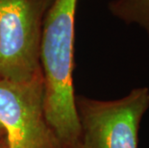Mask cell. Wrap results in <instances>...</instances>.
<instances>
[{
	"mask_svg": "<svg viewBox=\"0 0 149 148\" xmlns=\"http://www.w3.org/2000/svg\"><path fill=\"white\" fill-rule=\"evenodd\" d=\"M77 0H52L44 17L40 45L46 119L66 148H76L79 122L72 72Z\"/></svg>",
	"mask_w": 149,
	"mask_h": 148,
	"instance_id": "cell-1",
	"label": "cell"
},
{
	"mask_svg": "<svg viewBox=\"0 0 149 148\" xmlns=\"http://www.w3.org/2000/svg\"><path fill=\"white\" fill-rule=\"evenodd\" d=\"M76 148H138L141 120L149 109V88L133 89L116 100L76 95Z\"/></svg>",
	"mask_w": 149,
	"mask_h": 148,
	"instance_id": "cell-2",
	"label": "cell"
},
{
	"mask_svg": "<svg viewBox=\"0 0 149 148\" xmlns=\"http://www.w3.org/2000/svg\"><path fill=\"white\" fill-rule=\"evenodd\" d=\"M52 0H0V78L27 82L42 73L40 45Z\"/></svg>",
	"mask_w": 149,
	"mask_h": 148,
	"instance_id": "cell-3",
	"label": "cell"
},
{
	"mask_svg": "<svg viewBox=\"0 0 149 148\" xmlns=\"http://www.w3.org/2000/svg\"><path fill=\"white\" fill-rule=\"evenodd\" d=\"M0 125L7 148H66L46 119L42 73L27 82L0 78Z\"/></svg>",
	"mask_w": 149,
	"mask_h": 148,
	"instance_id": "cell-4",
	"label": "cell"
},
{
	"mask_svg": "<svg viewBox=\"0 0 149 148\" xmlns=\"http://www.w3.org/2000/svg\"><path fill=\"white\" fill-rule=\"evenodd\" d=\"M109 10L125 23L141 26L149 40V0H113Z\"/></svg>",
	"mask_w": 149,
	"mask_h": 148,
	"instance_id": "cell-5",
	"label": "cell"
},
{
	"mask_svg": "<svg viewBox=\"0 0 149 148\" xmlns=\"http://www.w3.org/2000/svg\"><path fill=\"white\" fill-rule=\"evenodd\" d=\"M0 148H7V138L4 129L0 125Z\"/></svg>",
	"mask_w": 149,
	"mask_h": 148,
	"instance_id": "cell-6",
	"label": "cell"
}]
</instances>
